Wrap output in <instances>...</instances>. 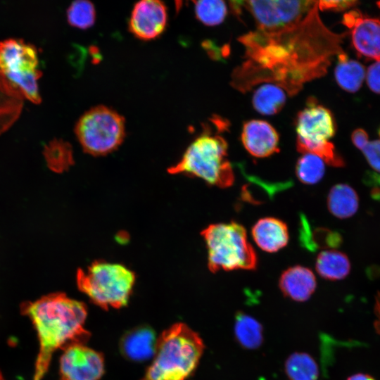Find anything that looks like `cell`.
Here are the masks:
<instances>
[{
  "instance_id": "cell-17",
  "label": "cell",
  "mask_w": 380,
  "mask_h": 380,
  "mask_svg": "<svg viewBox=\"0 0 380 380\" xmlns=\"http://www.w3.org/2000/svg\"><path fill=\"white\" fill-rule=\"evenodd\" d=\"M251 233L258 246L268 253L278 251L289 241L286 224L274 217L260 219L253 227Z\"/></svg>"
},
{
  "instance_id": "cell-38",
  "label": "cell",
  "mask_w": 380,
  "mask_h": 380,
  "mask_svg": "<svg viewBox=\"0 0 380 380\" xmlns=\"http://www.w3.org/2000/svg\"><path fill=\"white\" fill-rule=\"evenodd\" d=\"M0 380H5L1 370H0Z\"/></svg>"
},
{
  "instance_id": "cell-23",
  "label": "cell",
  "mask_w": 380,
  "mask_h": 380,
  "mask_svg": "<svg viewBox=\"0 0 380 380\" xmlns=\"http://www.w3.org/2000/svg\"><path fill=\"white\" fill-rule=\"evenodd\" d=\"M286 101L285 91L270 83L262 84L253 93L252 103L254 109L265 115L278 113Z\"/></svg>"
},
{
  "instance_id": "cell-12",
  "label": "cell",
  "mask_w": 380,
  "mask_h": 380,
  "mask_svg": "<svg viewBox=\"0 0 380 380\" xmlns=\"http://www.w3.org/2000/svg\"><path fill=\"white\" fill-rule=\"evenodd\" d=\"M342 23L351 30V41L357 54L380 61V20L363 15L359 11L344 14Z\"/></svg>"
},
{
  "instance_id": "cell-26",
  "label": "cell",
  "mask_w": 380,
  "mask_h": 380,
  "mask_svg": "<svg viewBox=\"0 0 380 380\" xmlns=\"http://www.w3.org/2000/svg\"><path fill=\"white\" fill-rule=\"evenodd\" d=\"M324 160L319 156L305 153L298 158L296 166L298 179L305 184H315L323 177L325 172Z\"/></svg>"
},
{
  "instance_id": "cell-34",
  "label": "cell",
  "mask_w": 380,
  "mask_h": 380,
  "mask_svg": "<svg viewBox=\"0 0 380 380\" xmlns=\"http://www.w3.org/2000/svg\"><path fill=\"white\" fill-rule=\"evenodd\" d=\"M374 313L376 320L374 327L376 331L380 334V292H378L375 298Z\"/></svg>"
},
{
  "instance_id": "cell-37",
  "label": "cell",
  "mask_w": 380,
  "mask_h": 380,
  "mask_svg": "<svg viewBox=\"0 0 380 380\" xmlns=\"http://www.w3.org/2000/svg\"><path fill=\"white\" fill-rule=\"evenodd\" d=\"M371 197L375 201H380V188L374 187L371 190Z\"/></svg>"
},
{
  "instance_id": "cell-10",
  "label": "cell",
  "mask_w": 380,
  "mask_h": 380,
  "mask_svg": "<svg viewBox=\"0 0 380 380\" xmlns=\"http://www.w3.org/2000/svg\"><path fill=\"white\" fill-rule=\"evenodd\" d=\"M317 1H238L253 17L258 30L274 32L300 21Z\"/></svg>"
},
{
  "instance_id": "cell-25",
  "label": "cell",
  "mask_w": 380,
  "mask_h": 380,
  "mask_svg": "<svg viewBox=\"0 0 380 380\" xmlns=\"http://www.w3.org/2000/svg\"><path fill=\"white\" fill-rule=\"evenodd\" d=\"M43 154L50 170L61 172L72 163L70 145L58 139H53L44 146Z\"/></svg>"
},
{
  "instance_id": "cell-33",
  "label": "cell",
  "mask_w": 380,
  "mask_h": 380,
  "mask_svg": "<svg viewBox=\"0 0 380 380\" xmlns=\"http://www.w3.org/2000/svg\"><path fill=\"white\" fill-rule=\"evenodd\" d=\"M351 140L355 147L362 150L369 142V137L367 133L363 129L359 128L353 132Z\"/></svg>"
},
{
  "instance_id": "cell-3",
  "label": "cell",
  "mask_w": 380,
  "mask_h": 380,
  "mask_svg": "<svg viewBox=\"0 0 380 380\" xmlns=\"http://www.w3.org/2000/svg\"><path fill=\"white\" fill-rule=\"evenodd\" d=\"M204 348L197 332L176 323L158 338L153 360L141 380H186L197 367Z\"/></svg>"
},
{
  "instance_id": "cell-15",
  "label": "cell",
  "mask_w": 380,
  "mask_h": 380,
  "mask_svg": "<svg viewBox=\"0 0 380 380\" xmlns=\"http://www.w3.org/2000/svg\"><path fill=\"white\" fill-rule=\"evenodd\" d=\"M279 286L286 297L296 302H304L315 292L317 281L310 269L296 265L283 272L279 280Z\"/></svg>"
},
{
  "instance_id": "cell-36",
  "label": "cell",
  "mask_w": 380,
  "mask_h": 380,
  "mask_svg": "<svg viewBox=\"0 0 380 380\" xmlns=\"http://www.w3.org/2000/svg\"><path fill=\"white\" fill-rule=\"evenodd\" d=\"M366 183L367 184L377 183L380 185V176H378L376 174L371 173L369 175H367Z\"/></svg>"
},
{
  "instance_id": "cell-6",
  "label": "cell",
  "mask_w": 380,
  "mask_h": 380,
  "mask_svg": "<svg viewBox=\"0 0 380 380\" xmlns=\"http://www.w3.org/2000/svg\"><path fill=\"white\" fill-rule=\"evenodd\" d=\"M76 279L79 290L104 310L125 306L135 283L132 270L121 264L103 261L79 270Z\"/></svg>"
},
{
  "instance_id": "cell-18",
  "label": "cell",
  "mask_w": 380,
  "mask_h": 380,
  "mask_svg": "<svg viewBox=\"0 0 380 380\" xmlns=\"http://www.w3.org/2000/svg\"><path fill=\"white\" fill-rule=\"evenodd\" d=\"M23 99L20 91L0 72V134L19 118Z\"/></svg>"
},
{
  "instance_id": "cell-39",
  "label": "cell",
  "mask_w": 380,
  "mask_h": 380,
  "mask_svg": "<svg viewBox=\"0 0 380 380\" xmlns=\"http://www.w3.org/2000/svg\"><path fill=\"white\" fill-rule=\"evenodd\" d=\"M378 134H379V137H380V127H379V129H378Z\"/></svg>"
},
{
  "instance_id": "cell-32",
  "label": "cell",
  "mask_w": 380,
  "mask_h": 380,
  "mask_svg": "<svg viewBox=\"0 0 380 380\" xmlns=\"http://www.w3.org/2000/svg\"><path fill=\"white\" fill-rule=\"evenodd\" d=\"M357 3V1H318V9L341 11L353 6Z\"/></svg>"
},
{
  "instance_id": "cell-4",
  "label": "cell",
  "mask_w": 380,
  "mask_h": 380,
  "mask_svg": "<svg viewBox=\"0 0 380 380\" xmlns=\"http://www.w3.org/2000/svg\"><path fill=\"white\" fill-rule=\"evenodd\" d=\"M227 148L224 137L205 132L189 146L180 160L168 172L196 177L213 186H230L234 174L227 159Z\"/></svg>"
},
{
  "instance_id": "cell-9",
  "label": "cell",
  "mask_w": 380,
  "mask_h": 380,
  "mask_svg": "<svg viewBox=\"0 0 380 380\" xmlns=\"http://www.w3.org/2000/svg\"><path fill=\"white\" fill-rule=\"evenodd\" d=\"M75 132L85 152L94 156L106 155L122 142L125 120L113 109L96 106L79 118Z\"/></svg>"
},
{
  "instance_id": "cell-8",
  "label": "cell",
  "mask_w": 380,
  "mask_h": 380,
  "mask_svg": "<svg viewBox=\"0 0 380 380\" xmlns=\"http://www.w3.org/2000/svg\"><path fill=\"white\" fill-rule=\"evenodd\" d=\"M0 72L24 98L34 103L41 102L38 80L42 72L34 45L17 38L0 41Z\"/></svg>"
},
{
  "instance_id": "cell-28",
  "label": "cell",
  "mask_w": 380,
  "mask_h": 380,
  "mask_svg": "<svg viewBox=\"0 0 380 380\" xmlns=\"http://www.w3.org/2000/svg\"><path fill=\"white\" fill-rule=\"evenodd\" d=\"M96 12L94 5L87 0H77L67 9V19L72 26L87 29L94 23Z\"/></svg>"
},
{
  "instance_id": "cell-2",
  "label": "cell",
  "mask_w": 380,
  "mask_h": 380,
  "mask_svg": "<svg viewBox=\"0 0 380 380\" xmlns=\"http://www.w3.org/2000/svg\"><path fill=\"white\" fill-rule=\"evenodd\" d=\"M20 310L31 321L39 340L33 380H42L56 350L84 344L90 337L84 328L87 315L85 304L64 293H51L23 302Z\"/></svg>"
},
{
  "instance_id": "cell-1",
  "label": "cell",
  "mask_w": 380,
  "mask_h": 380,
  "mask_svg": "<svg viewBox=\"0 0 380 380\" xmlns=\"http://www.w3.org/2000/svg\"><path fill=\"white\" fill-rule=\"evenodd\" d=\"M318 1L300 21L274 32L251 31L238 40L244 47L243 61L232 72L231 84L246 92L260 84H276L289 96L324 76L335 56L343 53V34L322 23Z\"/></svg>"
},
{
  "instance_id": "cell-24",
  "label": "cell",
  "mask_w": 380,
  "mask_h": 380,
  "mask_svg": "<svg viewBox=\"0 0 380 380\" xmlns=\"http://www.w3.org/2000/svg\"><path fill=\"white\" fill-rule=\"evenodd\" d=\"M284 370L289 380H317L319 375L317 362L304 352L291 354L285 361Z\"/></svg>"
},
{
  "instance_id": "cell-19",
  "label": "cell",
  "mask_w": 380,
  "mask_h": 380,
  "mask_svg": "<svg viewBox=\"0 0 380 380\" xmlns=\"http://www.w3.org/2000/svg\"><path fill=\"white\" fill-rule=\"evenodd\" d=\"M234 334L237 343L245 349H258L263 343L262 325L243 312H237L235 315Z\"/></svg>"
},
{
  "instance_id": "cell-13",
  "label": "cell",
  "mask_w": 380,
  "mask_h": 380,
  "mask_svg": "<svg viewBox=\"0 0 380 380\" xmlns=\"http://www.w3.org/2000/svg\"><path fill=\"white\" fill-rule=\"evenodd\" d=\"M167 18L166 6L162 1H140L134 5L132 11L129 30L139 39H155L164 31Z\"/></svg>"
},
{
  "instance_id": "cell-30",
  "label": "cell",
  "mask_w": 380,
  "mask_h": 380,
  "mask_svg": "<svg viewBox=\"0 0 380 380\" xmlns=\"http://www.w3.org/2000/svg\"><path fill=\"white\" fill-rule=\"evenodd\" d=\"M362 151L369 165L380 172V140L369 141Z\"/></svg>"
},
{
  "instance_id": "cell-5",
  "label": "cell",
  "mask_w": 380,
  "mask_h": 380,
  "mask_svg": "<svg viewBox=\"0 0 380 380\" xmlns=\"http://www.w3.org/2000/svg\"><path fill=\"white\" fill-rule=\"evenodd\" d=\"M201 234L208 249L211 272L256 268L257 255L242 225L236 222L213 224Z\"/></svg>"
},
{
  "instance_id": "cell-21",
  "label": "cell",
  "mask_w": 380,
  "mask_h": 380,
  "mask_svg": "<svg viewBox=\"0 0 380 380\" xmlns=\"http://www.w3.org/2000/svg\"><path fill=\"white\" fill-rule=\"evenodd\" d=\"M315 268L323 278L337 281L346 277L350 271L348 256L336 250L322 251L317 258Z\"/></svg>"
},
{
  "instance_id": "cell-11",
  "label": "cell",
  "mask_w": 380,
  "mask_h": 380,
  "mask_svg": "<svg viewBox=\"0 0 380 380\" xmlns=\"http://www.w3.org/2000/svg\"><path fill=\"white\" fill-rule=\"evenodd\" d=\"M104 372L103 355L84 344L63 350L59 360L60 380H99Z\"/></svg>"
},
{
  "instance_id": "cell-27",
  "label": "cell",
  "mask_w": 380,
  "mask_h": 380,
  "mask_svg": "<svg viewBox=\"0 0 380 380\" xmlns=\"http://www.w3.org/2000/svg\"><path fill=\"white\" fill-rule=\"evenodd\" d=\"M194 3L196 15L203 24L215 26L224 20L227 8L224 1L203 0Z\"/></svg>"
},
{
  "instance_id": "cell-16",
  "label": "cell",
  "mask_w": 380,
  "mask_h": 380,
  "mask_svg": "<svg viewBox=\"0 0 380 380\" xmlns=\"http://www.w3.org/2000/svg\"><path fill=\"white\" fill-rule=\"evenodd\" d=\"M157 341L155 331L151 327H138L124 334L120 349L128 360L143 362L155 355Z\"/></svg>"
},
{
  "instance_id": "cell-22",
  "label": "cell",
  "mask_w": 380,
  "mask_h": 380,
  "mask_svg": "<svg viewBox=\"0 0 380 380\" xmlns=\"http://www.w3.org/2000/svg\"><path fill=\"white\" fill-rule=\"evenodd\" d=\"M338 62L334 70L335 80L338 86L348 92H356L365 77V70L358 61L349 59L343 52L337 56Z\"/></svg>"
},
{
  "instance_id": "cell-31",
  "label": "cell",
  "mask_w": 380,
  "mask_h": 380,
  "mask_svg": "<svg viewBox=\"0 0 380 380\" xmlns=\"http://www.w3.org/2000/svg\"><path fill=\"white\" fill-rule=\"evenodd\" d=\"M365 77L369 88L372 91L380 94V61L369 65Z\"/></svg>"
},
{
  "instance_id": "cell-35",
  "label": "cell",
  "mask_w": 380,
  "mask_h": 380,
  "mask_svg": "<svg viewBox=\"0 0 380 380\" xmlns=\"http://www.w3.org/2000/svg\"><path fill=\"white\" fill-rule=\"evenodd\" d=\"M346 380H376L372 376L365 373H356L349 377Z\"/></svg>"
},
{
  "instance_id": "cell-29",
  "label": "cell",
  "mask_w": 380,
  "mask_h": 380,
  "mask_svg": "<svg viewBox=\"0 0 380 380\" xmlns=\"http://www.w3.org/2000/svg\"><path fill=\"white\" fill-rule=\"evenodd\" d=\"M305 243L312 241L310 248H337L342 243L341 236L336 232L326 228H318L314 230L310 236L305 237Z\"/></svg>"
},
{
  "instance_id": "cell-40",
  "label": "cell",
  "mask_w": 380,
  "mask_h": 380,
  "mask_svg": "<svg viewBox=\"0 0 380 380\" xmlns=\"http://www.w3.org/2000/svg\"><path fill=\"white\" fill-rule=\"evenodd\" d=\"M377 6L380 8V1L377 2Z\"/></svg>"
},
{
  "instance_id": "cell-7",
  "label": "cell",
  "mask_w": 380,
  "mask_h": 380,
  "mask_svg": "<svg viewBox=\"0 0 380 380\" xmlns=\"http://www.w3.org/2000/svg\"><path fill=\"white\" fill-rule=\"evenodd\" d=\"M296 147L302 153H310L321 158L331 166L342 167L343 158L329 141L336 132L334 119L331 111L317 103L313 97L309 98L306 106L296 118Z\"/></svg>"
},
{
  "instance_id": "cell-14",
  "label": "cell",
  "mask_w": 380,
  "mask_h": 380,
  "mask_svg": "<svg viewBox=\"0 0 380 380\" xmlns=\"http://www.w3.org/2000/svg\"><path fill=\"white\" fill-rule=\"evenodd\" d=\"M241 141L246 151L256 158H265L279 151V134L268 122L250 120L243 125Z\"/></svg>"
},
{
  "instance_id": "cell-20",
  "label": "cell",
  "mask_w": 380,
  "mask_h": 380,
  "mask_svg": "<svg viewBox=\"0 0 380 380\" xmlns=\"http://www.w3.org/2000/svg\"><path fill=\"white\" fill-rule=\"evenodd\" d=\"M327 206L330 213L336 217L348 218L353 216L358 209L357 194L348 184H336L329 191Z\"/></svg>"
}]
</instances>
